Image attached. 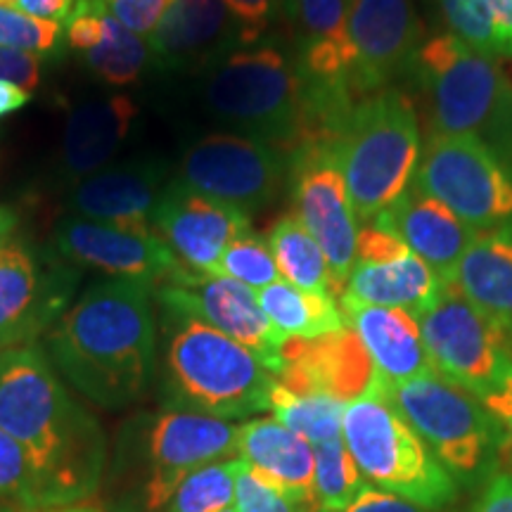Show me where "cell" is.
Wrapping results in <instances>:
<instances>
[{
    "mask_svg": "<svg viewBox=\"0 0 512 512\" xmlns=\"http://www.w3.org/2000/svg\"><path fill=\"white\" fill-rule=\"evenodd\" d=\"M55 247L69 264L95 268L110 278L145 280L152 285L166 280L171 285L190 271L152 226L128 228L67 216L55 230Z\"/></svg>",
    "mask_w": 512,
    "mask_h": 512,
    "instance_id": "cell-14",
    "label": "cell"
},
{
    "mask_svg": "<svg viewBox=\"0 0 512 512\" xmlns=\"http://www.w3.org/2000/svg\"><path fill=\"white\" fill-rule=\"evenodd\" d=\"M110 15L133 34L150 38L171 0H102Z\"/></svg>",
    "mask_w": 512,
    "mask_h": 512,
    "instance_id": "cell-42",
    "label": "cell"
},
{
    "mask_svg": "<svg viewBox=\"0 0 512 512\" xmlns=\"http://www.w3.org/2000/svg\"><path fill=\"white\" fill-rule=\"evenodd\" d=\"M342 439L377 489L427 510L446 508L458 496L456 479L384 396L377 380L344 408Z\"/></svg>",
    "mask_w": 512,
    "mask_h": 512,
    "instance_id": "cell-7",
    "label": "cell"
},
{
    "mask_svg": "<svg viewBox=\"0 0 512 512\" xmlns=\"http://www.w3.org/2000/svg\"><path fill=\"white\" fill-rule=\"evenodd\" d=\"M287 15L302 24L304 48L337 50L347 55L354 67V50L347 34L349 0H287Z\"/></svg>",
    "mask_w": 512,
    "mask_h": 512,
    "instance_id": "cell-34",
    "label": "cell"
},
{
    "mask_svg": "<svg viewBox=\"0 0 512 512\" xmlns=\"http://www.w3.org/2000/svg\"><path fill=\"white\" fill-rule=\"evenodd\" d=\"M494 15L496 29L508 53H512V0H484Z\"/></svg>",
    "mask_w": 512,
    "mask_h": 512,
    "instance_id": "cell-48",
    "label": "cell"
},
{
    "mask_svg": "<svg viewBox=\"0 0 512 512\" xmlns=\"http://www.w3.org/2000/svg\"><path fill=\"white\" fill-rule=\"evenodd\" d=\"M320 512H323V510H320Z\"/></svg>",
    "mask_w": 512,
    "mask_h": 512,
    "instance_id": "cell-55",
    "label": "cell"
},
{
    "mask_svg": "<svg viewBox=\"0 0 512 512\" xmlns=\"http://www.w3.org/2000/svg\"><path fill=\"white\" fill-rule=\"evenodd\" d=\"M375 380L453 479L475 484L496 470L505 434L475 394L439 373L401 384Z\"/></svg>",
    "mask_w": 512,
    "mask_h": 512,
    "instance_id": "cell-8",
    "label": "cell"
},
{
    "mask_svg": "<svg viewBox=\"0 0 512 512\" xmlns=\"http://www.w3.org/2000/svg\"><path fill=\"white\" fill-rule=\"evenodd\" d=\"M235 512H320L318 503H302L285 496L271 482L238 460L235 467Z\"/></svg>",
    "mask_w": 512,
    "mask_h": 512,
    "instance_id": "cell-39",
    "label": "cell"
},
{
    "mask_svg": "<svg viewBox=\"0 0 512 512\" xmlns=\"http://www.w3.org/2000/svg\"><path fill=\"white\" fill-rule=\"evenodd\" d=\"M17 226V216L15 211L8 207H0V247L8 245V238L12 235V230Z\"/></svg>",
    "mask_w": 512,
    "mask_h": 512,
    "instance_id": "cell-50",
    "label": "cell"
},
{
    "mask_svg": "<svg viewBox=\"0 0 512 512\" xmlns=\"http://www.w3.org/2000/svg\"><path fill=\"white\" fill-rule=\"evenodd\" d=\"M136 117L138 105L121 93L76 105L64 124L60 152L64 174L76 181L102 171L124 145Z\"/></svg>",
    "mask_w": 512,
    "mask_h": 512,
    "instance_id": "cell-24",
    "label": "cell"
},
{
    "mask_svg": "<svg viewBox=\"0 0 512 512\" xmlns=\"http://www.w3.org/2000/svg\"><path fill=\"white\" fill-rule=\"evenodd\" d=\"M76 275L67 266L41 268L19 242L0 247V351L29 347L67 309Z\"/></svg>",
    "mask_w": 512,
    "mask_h": 512,
    "instance_id": "cell-18",
    "label": "cell"
},
{
    "mask_svg": "<svg viewBox=\"0 0 512 512\" xmlns=\"http://www.w3.org/2000/svg\"><path fill=\"white\" fill-rule=\"evenodd\" d=\"M510 351H512V339H510Z\"/></svg>",
    "mask_w": 512,
    "mask_h": 512,
    "instance_id": "cell-54",
    "label": "cell"
},
{
    "mask_svg": "<svg viewBox=\"0 0 512 512\" xmlns=\"http://www.w3.org/2000/svg\"><path fill=\"white\" fill-rule=\"evenodd\" d=\"M223 512H235V508H228V510H223Z\"/></svg>",
    "mask_w": 512,
    "mask_h": 512,
    "instance_id": "cell-53",
    "label": "cell"
},
{
    "mask_svg": "<svg viewBox=\"0 0 512 512\" xmlns=\"http://www.w3.org/2000/svg\"><path fill=\"white\" fill-rule=\"evenodd\" d=\"M214 278L235 280V283L247 285L254 292L278 283L280 273L278 266H275V256L271 245H268V238L254 233V230L238 235L226 247V252L221 254Z\"/></svg>",
    "mask_w": 512,
    "mask_h": 512,
    "instance_id": "cell-35",
    "label": "cell"
},
{
    "mask_svg": "<svg viewBox=\"0 0 512 512\" xmlns=\"http://www.w3.org/2000/svg\"><path fill=\"white\" fill-rule=\"evenodd\" d=\"M268 245L273 249L275 266L280 278L299 290L332 294L328 259L313 235L306 230L297 214L283 216L268 233Z\"/></svg>",
    "mask_w": 512,
    "mask_h": 512,
    "instance_id": "cell-29",
    "label": "cell"
},
{
    "mask_svg": "<svg viewBox=\"0 0 512 512\" xmlns=\"http://www.w3.org/2000/svg\"><path fill=\"white\" fill-rule=\"evenodd\" d=\"M31 100V91L15 86L10 81H0V119L12 112H19Z\"/></svg>",
    "mask_w": 512,
    "mask_h": 512,
    "instance_id": "cell-49",
    "label": "cell"
},
{
    "mask_svg": "<svg viewBox=\"0 0 512 512\" xmlns=\"http://www.w3.org/2000/svg\"><path fill=\"white\" fill-rule=\"evenodd\" d=\"M235 422L211 415L143 411L128 418L107 453L105 503L110 512H164L176 489L200 467L238 456Z\"/></svg>",
    "mask_w": 512,
    "mask_h": 512,
    "instance_id": "cell-3",
    "label": "cell"
},
{
    "mask_svg": "<svg viewBox=\"0 0 512 512\" xmlns=\"http://www.w3.org/2000/svg\"><path fill=\"white\" fill-rule=\"evenodd\" d=\"M261 311L285 339H316L347 328L337 299L330 294L299 290L285 280L256 292Z\"/></svg>",
    "mask_w": 512,
    "mask_h": 512,
    "instance_id": "cell-28",
    "label": "cell"
},
{
    "mask_svg": "<svg viewBox=\"0 0 512 512\" xmlns=\"http://www.w3.org/2000/svg\"><path fill=\"white\" fill-rule=\"evenodd\" d=\"M339 512H432V510L422 508V505H415L411 501H406V498H399L389 494V491H382L377 489V486L368 484L354 503H349L347 508Z\"/></svg>",
    "mask_w": 512,
    "mask_h": 512,
    "instance_id": "cell-44",
    "label": "cell"
},
{
    "mask_svg": "<svg viewBox=\"0 0 512 512\" xmlns=\"http://www.w3.org/2000/svg\"><path fill=\"white\" fill-rule=\"evenodd\" d=\"M0 512H15V505L5 503V501H3V498H0Z\"/></svg>",
    "mask_w": 512,
    "mask_h": 512,
    "instance_id": "cell-52",
    "label": "cell"
},
{
    "mask_svg": "<svg viewBox=\"0 0 512 512\" xmlns=\"http://www.w3.org/2000/svg\"><path fill=\"white\" fill-rule=\"evenodd\" d=\"M472 512H512V470H494Z\"/></svg>",
    "mask_w": 512,
    "mask_h": 512,
    "instance_id": "cell-45",
    "label": "cell"
},
{
    "mask_svg": "<svg viewBox=\"0 0 512 512\" xmlns=\"http://www.w3.org/2000/svg\"><path fill=\"white\" fill-rule=\"evenodd\" d=\"M444 283L413 252L380 264H354L339 304L384 306L422 316L444 292Z\"/></svg>",
    "mask_w": 512,
    "mask_h": 512,
    "instance_id": "cell-25",
    "label": "cell"
},
{
    "mask_svg": "<svg viewBox=\"0 0 512 512\" xmlns=\"http://www.w3.org/2000/svg\"><path fill=\"white\" fill-rule=\"evenodd\" d=\"M280 356L283 368L275 377L290 392L349 403L366 394L375 380L373 361L349 325L316 339H287Z\"/></svg>",
    "mask_w": 512,
    "mask_h": 512,
    "instance_id": "cell-19",
    "label": "cell"
},
{
    "mask_svg": "<svg viewBox=\"0 0 512 512\" xmlns=\"http://www.w3.org/2000/svg\"><path fill=\"white\" fill-rule=\"evenodd\" d=\"M316 453V501L323 512H339L354 503L370 484L356 465L344 439L313 446Z\"/></svg>",
    "mask_w": 512,
    "mask_h": 512,
    "instance_id": "cell-32",
    "label": "cell"
},
{
    "mask_svg": "<svg viewBox=\"0 0 512 512\" xmlns=\"http://www.w3.org/2000/svg\"><path fill=\"white\" fill-rule=\"evenodd\" d=\"M451 34L486 55L508 53L498 34L494 15L484 0H441Z\"/></svg>",
    "mask_w": 512,
    "mask_h": 512,
    "instance_id": "cell-37",
    "label": "cell"
},
{
    "mask_svg": "<svg viewBox=\"0 0 512 512\" xmlns=\"http://www.w3.org/2000/svg\"><path fill=\"white\" fill-rule=\"evenodd\" d=\"M238 458L216 460L181 482L164 512H223L235 503Z\"/></svg>",
    "mask_w": 512,
    "mask_h": 512,
    "instance_id": "cell-33",
    "label": "cell"
},
{
    "mask_svg": "<svg viewBox=\"0 0 512 512\" xmlns=\"http://www.w3.org/2000/svg\"><path fill=\"white\" fill-rule=\"evenodd\" d=\"M207 110L261 140L294 155L304 143L306 83L299 62L275 46L235 50L214 64L204 83Z\"/></svg>",
    "mask_w": 512,
    "mask_h": 512,
    "instance_id": "cell-6",
    "label": "cell"
},
{
    "mask_svg": "<svg viewBox=\"0 0 512 512\" xmlns=\"http://www.w3.org/2000/svg\"><path fill=\"white\" fill-rule=\"evenodd\" d=\"M432 98L437 133H470L482 138L512 119V86L494 55L479 53L453 34H437L415 55Z\"/></svg>",
    "mask_w": 512,
    "mask_h": 512,
    "instance_id": "cell-9",
    "label": "cell"
},
{
    "mask_svg": "<svg viewBox=\"0 0 512 512\" xmlns=\"http://www.w3.org/2000/svg\"><path fill=\"white\" fill-rule=\"evenodd\" d=\"M0 498L27 512L46 510L41 486L24 448L0 430Z\"/></svg>",
    "mask_w": 512,
    "mask_h": 512,
    "instance_id": "cell-36",
    "label": "cell"
},
{
    "mask_svg": "<svg viewBox=\"0 0 512 512\" xmlns=\"http://www.w3.org/2000/svg\"><path fill=\"white\" fill-rule=\"evenodd\" d=\"M230 29L235 22L223 0H171L147 43L159 64L181 67L219 48Z\"/></svg>",
    "mask_w": 512,
    "mask_h": 512,
    "instance_id": "cell-27",
    "label": "cell"
},
{
    "mask_svg": "<svg viewBox=\"0 0 512 512\" xmlns=\"http://www.w3.org/2000/svg\"><path fill=\"white\" fill-rule=\"evenodd\" d=\"M159 382L164 408L238 420L268 411L278 377L204 320L162 306Z\"/></svg>",
    "mask_w": 512,
    "mask_h": 512,
    "instance_id": "cell-4",
    "label": "cell"
},
{
    "mask_svg": "<svg viewBox=\"0 0 512 512\" xmlns=\"http://www.w3.org/2000/svg\"><path fill=\"white\" fill-rule=\"evenodd\" d=\"M482 403L489 408L491 415L501 422L503 434H505L503 446H501V458H508L512 467V375L496 389V392L484 396Z\"/></svg>",
    "mask_w": 512,
    "mask_h": 512,
    "instance_id": "cell-46",
    "label": "cell"
},
{
    "mask_svg": "<svg viewBox=\"0 0 512 512\" xmlns=\"http://www.w3.org/2000/svg\"><path fill=\"white\" fill-rule=\"evenodd\" d=\"M347 403L325 394H299L290 392L280 382H275L268 411L273 418L304 437L309 444L318 446L325 441L342 437V418Z\"/></svg>",
    "mask_w": 512,
    "mask_h": 512,
    "instance_id": "cell-30",
    "label": "cell"
},
{
    "mask_svg": "<svg viewBox=\"0 0 512 512\" xmlns=\"http://www.w3.org/2000/svg\"><path fill=\"white\" fill-rule=\"evenodd\" d=\"M162 185L164 166L157 162L114 166L81 178L69 197V207L81 219L145 228L150 226Z\"/></svg>",
    "mask_w": 512,
    "mask_h": 512,
    "instance_id": "cell-22",
    "label": "cell"
},
{
    "mask_svg": "<svg viewBox=\"0 0 512 512\" xmlns=\"http://www.w3.org/2000/svg\"><path fill=\"white\" fill-rule=\"evenodd\" d=\"M375 221L392 230L403 245L439 275L444 285H453L460 261L479 238V230L467 226L451 209L415 188Z\"/></svg>",
    "mask_w": 512,
    "mask_h": 512,
    "instance_id": "cell-20",
    "label": "cell"
},
{
    "mask_svg": "<svg viewBox=\"0 0 512 512\" xmlns=\"http://www.w3.org/2000/svg\"><path fill=\"white\" fill-rule=\"evenodd\" d=\"M41 512H102V510L93 508V505H86V503H76V505H67V508H50V510H41Z\"/></svg>",
    "mask_w": 512,
    "mask_h": 512,
    "instance_id": "cell-51",
    "label": "cell"
},
{
    "mask_svg": "<svg viewBox=\"0 0 512 512\" xmlns=\"http://www.w3.org/2000/svg\"><path fill=\"white\" fill-rule=\"evenodd\" d=\"M41 69L43 62L38 55L0 48V81H10L15 86L34 91L41 83Z\"/></svg>",
    "mask_w": 512,
    "mask_h": 512,
    "instance_id": "cell-43",
    "label": "cell"
},
{
    "mask_svg": "<svg viewBox=\"0 0 512 512\" xmlns=\"http://www.w3.org/2000/svg\"><path fill=\"white\" fill-rule=\"evenodd\" d=\"M86 60L102 81L112 86H128L145 72L152 60V50L143 36L128 31L107 10L105 34L98 46L86 53Z\"/></svg>",
    "mask_w": 512,
    "mask_h": 512,
    "instance_id": "cell-31",
    "label": "cell"
},
{
    "mask_svg": "<svg viewBox=\"0 0 512 512\" xmlns=\"http://www.w3.org/2000/svg\"><path fill=\"white\" fill-rule=\"evenodd\" d=\"M157 299L169 309L190 313L223 335L247 347L273 375L283 368L287 339L273 328L261 311L256 292L228 278H214L195 271L183 273L176 283L159 287Z\"/></svg>",
    "mask_w": 512,
    "mask_h": 512,
    "instance_id": "cell-15",
    "label": "cell"
},
{
    "mask_svg": "<svg viewBox=\"0 0 512 512\" xmlns=\"http://www.w3.org/2000/svg\"><path fill=\"white\" fill-rule=\"evenodd\" d=\"M287 169L290 155L280 147L240 133H214L185 152L176 181L211 200L254 211L278 197Z\"/></svg>",
    "mask_w": 512,
    "mask_h": 512,
    "instance_id": "cell-12",
    "label": "cell"
},
{
    "mask_svg": "<svg viewBox=\"0 0 512 512\" xmlns=\"http://www.w3.org/2000/svg\"><path fill=\"white\" fill-rule=\"evenodd\" d=\"M413 188L479 233L512 221V176L479 136L432 133L422 147Z\"/></svg>",
    "mask_w": 512,
    "mask_h": 512,
    "instance_id": "cell-10",
    "label": "cell"
},
{
    "mask_svg": "<svg viewBox=\"0 0 512 512\" xmlns=\"http://www.w3.org/2000/svg\"><path fill=\"white\" fill-rule=\"evenodd\" d=\"M62 38L64 24L27 17L0 5V48L46 57L62 48Z\"/></svg>",
    "mask_w": 512,
    "mask_h": 512,
    "instance_id": "cell-38",
    "label": "cell"
},
{
    "mask_svg": "<svg viewBox=\"0 0 512 512\" xmlns=\"http://www.w3.org/2000/svg\"><path fill=\"white\" fill-rule=\"evenodd\" d=\"M150 226L190 271L216 275L221 254L238 235L252 230L249 211L166 183L150 214Z\"/></svg>",
    "mask_w": 512,
    "mask_h": 512,
    "instance_id": "cell-17",
    "label": "cell"
},
{
    "mask_svg": "<svg viewBox=\"0 0 512 512\" xmlns=\"http://www.w3.org/2000/svg\"><path fill=\"white\" fill-rule=\"evenodd\" d=\"M297 219L304 223L328 259L332 294L342 297L356 264L358 221L335 145H311L290 157Z\"/></svg>",
    "mask_w": 512,
    "mask_h": 512,
    "instance_id": "cell-13",
    "label": "cell"
},
{
    "mask_svg": "<svg viewBox=\"0 0 512 512\" xmlns=\"http://www.w3.org/2000/svg\"><path fill=\"white\" fill-rule=\"evenodd\" d=\"M235 458L294 501L318 503L313 444L285 427L283 422L275 418L242 422L238 427V456Z\"/></svg>",
    "mask_w": 512,
    "mask_h": 512,
    "instance_id": "cell-23",
    "label": "cell"
},
{
    "mask_svg": "<svg viewBox=\"0 0 512 512\" xmlns=\"http://www.w3.org/2000/svg\"><path fill=\"white\" fill-rule=\"evenodd\" d=\"M235 29H238L240 43H256L266 34L280 12H287V0H223Z\"/></svg>",
    "mask_w": 512,
    "mask_h": 512,
    "instance_id": "cell-40",
    "label": "cell"
},
{
    "mask_svg": "<svg viewBox=\"0 0 512 512\" xmlns=\"http://www.w3.org/2000/svg\"><path fill=\"white\" fill-rule=\"evenodd\" d=\"M339 309L384 382L401 384L437 373L413 313L363 304H339Z\"/></svg>",
    "mask_w": 512,
    "mask_h": 512,
    "instance_id": "cell-21",
    "label": "cell"
},
{
    "mask_svg": "<svg viewBox=\"0 0 512 512\" xmlns=\"http://www.w3.org/2000/svg\"><path fill=\"white\" fill-rule=\"evenodd\" d=\"M418 323L437 373L479 401L512 375L505 330L467 302L456 285H446L437 302L418 316Z\"/></svg>",
    "mask_w": 512,
    "mask_h": 512,
    "instance_id": "cell-11",
    "label": "cell"
},
{
    "mask_svg": "<svg viewBox=\"0 0 512 512\" xmlns=\"http://www.w3.org/2000/svg\"><path fill=\"white\" fill-rule=\"evenodd\" d=\"M107 5L102 0H76L72 15L64 22V36L79 53H91L105 34Z\"/></svg>",
    "mask_w": 512,
    "mask_h": 512,
    "instance_id": "cell-41",
    "label": "cell"
},
{
    "mask_svg": "<svg viewBox=\"0 0 512 512\" xmlns=\"http://www.w3.org/2000/svg\"><path fill=\"white\" fill-rule=\"evenodd\" d=\"M356 221L370 223L411 190L422 155L413 102L384 91L356 102L335 143Z\"/></svg>",
    "mask_w": 512,
    "mask_h": 512,
    "instance_id": "cell-5",
    "label": "cell"
},
{
    "mask_svg": "<svg viewBox=\"0 0 512 512\" xmlns=\"http://www.w3.org/2000/svg\"><path fill=\"white\" fill-rule=\"evenodd\" d=\"M453 285L512 339V226L479 233L460 261Z\"/></svg>",
    "mask_w": 512,
    "mask_h": 512,
    "instance_id": "cell-26",
    "label": "cell"
},
{
    "mask_svg": "<svg viewBox=\"0 0 512 512\" xmlns=\"http://www.w3.org/2000/svg\"><path fill=\"white\" fill-rule=\"evenodd\" d=\"M347 34L354 50L349 88L361 100L384 91L422 46L411 0H349Z\"/></svg>",
    "mask_w": 512,
    "mask_h": 512,
    "instance_id": "cell-16",
    "label": "cell"
},
{
    "mask_svg": "<svg viewBox=\"0 0 512 512\" xmlns=\"http://www.w3.org/2000/svg\"><path fill=\"white\" fill-rule=\"evenodd\" d=\"M0 430L29 456L46 510L100 491L110 453L105 432L36 344L0 351Z\"/></svg>",
    "mask_w": 512,
    "mask_h": 512,
    "instance_id": "cell-1",
    "label": "cell"
},
{
    "mask_svg": "<svg viewBox=\"0 0 512 512\" xmlns=\"http://www.w3.org/2000/svg\"><path fill=\"white\" fill-rule=\"evenodd\" d=\"M76 0H0V5L8 10L22 12L27 17L50 19V22L64 24L72 15Z\"/></svg>",
    "mask_w": 512,
    "mask_h": 512,
    "instance_id": "cell-47",
    "label": "cell"
},
{
    "mask_svg": "<svg viewBox=\"0 0 512 512\" xmlns=\"http://www.w3.org/2000/svg\"><path fill=\"white\" fill-rule=\"evenodd\" d=\"M48 351L64 380L95 406H136L157 373L152 283L112 278L93 285L50 328Z\"/></svg>",
    "mask_w": 512,
    "mask_h": 512,
    "instance_id": "cell-2",
    "label": "cell"
}]
</instances>
